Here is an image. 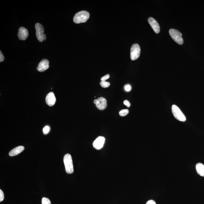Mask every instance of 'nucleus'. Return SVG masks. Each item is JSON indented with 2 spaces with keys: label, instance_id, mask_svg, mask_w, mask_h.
Returning a JSON list of instances; mask_svg holds the SVG:
<instances>
[{
  "label": "nucleus",
  "instance_id": "nucleus-1",
  "mask_svg": "<svg viewBox=\"0 0 204 204\" xmlns=\"http://www.w3.org/2000/svg\"><path fill=\"white\" fill-rule=\"evenodd\" d=\"M89 17V12L86 11H82L76 14L73 18V22L76 24L84 23L87 21Z\"/></svg>",
  "mask_w": 204,
  "mask_h": 204
},
{
  "label": "nucleus",
  "instance_id": "nucleus-2",
  "mask_svg": "<svg viewBox=\"0 0 204 204\" xmlns=\"http://www.w3.org/2000/svg\"><path fill=\"white\" fill-rule=\"evenodd\" d=\"M64 163L66 172L69 174H72L74 172L73 166L72 156L70 154H67L64 155Z\"/></svg>",
  "mask_w": 204,
  "mask_h": 204
},
{
  "label": "nucleus",
  "instance_id": "nucleus-3",
  "mask_svg": "<svg viewBox=\"0 0 204 204\" xmlns=\"http://www.w3.org/2000/svg\"><path fill=\"white\" fill-rule=\"evenodd\" d=\"M170 36L172 39L176 42L179 45H182L183 43V40L182 38V34L178 30L174 29H171L169 30Z\"/></svg>",
  "mask_w": 204,
  "mask_h": 204
},
{
  "label": "nucleus",
  "instance_id": "nucleus-4",
  "mask_svg": "<svg viewBox=\"0 0 204 204\" xmlns=\"http://www.w3.org/2000/svg\"><path fill=\"white\" fill-rule=\"evenodd\" d=\"M172 111L175 118L179 121L185 122L186 121V118L183 112L179 109L178 107L175 105H172Z\"/></svg>",
  "mask_w": 204,
  "mask_h": 204
},
{
  "label": "nucleus",
  "instance_id": "nucleus-5",
  "mask_svg": "<svg viewBox=\"0 0 204 204\" xmlns=\"http://www.w3.org/2000/svg\"><path fill=\"white\" fill-rule=\"evenodd\" d=\"M35 28L36 30V36L37 39L40 42H42L46 39V36L44 33V27L39 23H37L35 25Z\"/></svg>",
  "mask_w": 204,
  "mask_h": 204
},
{
  "label": "nucleus",
  "instance_id": "nucleus-6",
  "mask_svg": "<svg viewBox=\"0 0 204 204\" xmlns=\"http://www.w3.org/2000/svg\"><path fill=\"white\" fill-rule=\"evenodd\" d=\"M141 49L140 46L137 44H135L132 46L131 49V60L134 61L137 59L140 56Z\"/></svg>",
  "mask_w": 204,
  "mask_h": 204
},
{
  "label": "nucleus",
  "instance_id": "nucleus-7",
  "mask_svg": "<svg viewBox=\"0 0 204 204\" xmlns=\"http://www.w3.org/2000/svg\"><path fill=\"white\" fill-rule=\"evenodd\" d=\"M105 141L104 137H99L94 141L93 145V147L97 150H100L103 148Z\"/></svg>",
  "mask_w": 204,
  "mask_h": 204
},
{
  "label": "nucleus",
  "instance_id": "nucleus-8",
  "mask_svg": "<svg viewBox=\"0 0 204 204\" xmlns=\"http://www.w3.org/2000/svg\"><path fill=\"white\" fill-rule=\"evenodd\" d=\"M49 67V62L47 59H43L39 64L37 70L39 72H43L47 70Z\"/></svg>",
  "mask_w": 204,
  "mask_h": 204
},
{
  "label": "nucleus",
  "instance_id": "nucleus-9",
  "mask_svg": "<svg viewBox=\"0 0 204 204\" xmlns=\"http://www.w3.org/2000/svg\"><path fill=\"white\" fill-rule=\"evenodd\" d=\"M96 106L98 109L100 110H104L107 106V100L103 97H100L97 99V102L95 103Z\"/></svg>",
  "mask_w": 204,
  "mask_h": 204
},
{
  "label": "nucleus",
  "instance_id": "nucleus-10",
  "mask_svg": "<svg viewBox=\"0 0 204 204\" xmlns=\"http://www.w3.org/2000/svg\"><path fill=\"white\" fill-rule=\"evenodd\" d=\"M148 21L155 32L158 33L160 32V27L157 22L152 17L148 18Z\"/></svg>",
  "mask_w": 204,
  "mask_h": 204
},
{
  "label": "nucleus",
  "instance_id": "nucleus-11",
  "mask_svg": "<svg viewBox=\"0 0 204 204\" xmlns=\"http://www.w3.org/2000/svg\"><path fill=\"white\" fill-rule=\"evenodd\" d=\"M29 35L28 30L25 28L21 27L19 29L18 37L20 40L23 41L25 40L28 37Z\"/></svg>",
  "mask_w": 204,
  "mask_h": 204
},
{
  "label": "nucleus",
  "instance_id": "nucleus-12",
  "mask_svg": "<svg viewBox=\"0 0 204 204\" xmlns=\"http://www.w3.org/2000/svg\"><path fill=\"white\" fill-rule=\"evenodd\" d=\"M46 103L48 106H52L55 105L56 98L53 92H51L48 94L46 98Z\"/></svg>",
  "mask_w": 204,
  "mask_h": 204
},
{
  "label": "nucleus",
  "instance_id": "nucleus-13",
  "mask_svg": "<svg viewBox=\"0 0 204 204\" xmlns=\"http://www.w3.org/2000/svg\"><path fill=\"white\" fill-rule=\"evenodd\" d=\"M24 150V147L23 146H19L15 148L11 151L9 153V155L11 157L16 156L20 154Z\"/></svg>",
  "mask_w": 204,
  "mask_h": 204
},
{
  "label": "nucleus",
  "instance_id": "nucleus-14",
  "mask_svg": "<svg viewBox=\"0 0 204 204\" xmlns=\"http://www.w3.org/2000/svg\"><path fill=\"white\" fill-rule=\"evenodd\" d=\"M196 169L198 174L202 177H204V165L199 163L196 165Z\"/></svg>",
  "mask_w": 204,
  "mask_h": 204
},
{
  "label": "nucleus",
  "instance_id": "nucleus-15",
  "mask_svg": "<svg viewBox=\"0 0 204 204\" xmlns=\"http://www.w3.org/2000/svg\"><path fill=\"white\" fill-rule=\"evenodd\" d=\"M129 111L127 109L122 110L119 112V115L121 117H124L127 115Z\"/></svg>",
  "mask_w": 204,
  "mask_h": 204
},
{
  "label": "nucleus",
  "instance_id": "nucleus-16",
  "mask_svg": "<svg viewBox=\"0 0 204 204\" xmlns=\"http://www.w3.org/2000/svg\"><path fill=\"white\" fill-rule=\"evenodd\" d=\"M100 84L102 87L105 88H107L110 86V83L106 81H101L100 83Z\"/></svg>",
  "mask_w": 204,
  "mask_h": 204
},
{
  "label": "nucleus",
  "instance_id": "nucleus-17",
  "mask_svg": "<svg viewBox=\"0 0 204 204\" xmlns=\"http://www.w3.org/2000/svg\"><path fill=\"white\" fill-rule=\"evenodd\" d=\"M42 204H51V203L50 200L49 199L43 197L42 199Z\"/></svg>",
  "mask_w": 204,
  "mask_h": 204
},
{
  "label": "nucleus",
  "instance_id": "nucleus-18",
  "mask_svg": "<svg viewBox=\"0 0 204 204\" xmlns=\"http://www.w3.org/2000/svg\"><path fill=\"white\" fill-rule=\"evenodd\" d=\"M50 130V128L49 126H46L43 128V132L45 134H47Z\"/></svg>",
  "mask_w": 204,
  "mask_h": 204
},
{
  "label": "nucleus",
  "instance_id": "nucleus-19",
  "mask_svg": "<svg viewBox=\"0 0 204 204\" xmlns=\"http://www.w3.org/2000/svg\"><path fill=\"white\" fill-rule=\"evenodd\" d=\"M124 87L125 90L127 91V92H129V91H130L131 90V86L129 84L125 85Z\"/></svg>",
  "mask_w": 204,
  "mask_h": 204
},
{
  "label": "nucleus",
  "instance_id": "nucleus-20",
  "mask_svg": "<svg viewBox=\"0 0 204 204\" xmlns=\"http://www.w3.org/2000/svg\"><path fill=\"white\" fill-rule=\"evenodd\" d=\"M4 192L2 191L1 189H0V202H2L4 200Z\"/></svg>",
  "mask_w": 204,
  "mask_h": 204
},
{
  "label": "nucleus",
  "instance_id": "nucleus-21",
  "mask_svg": "<svg viewBox=\"0 0 204 204\" xmlns=\"http://www.w3.org/2000/svg\"><path fill=\"white\" fill-rule=\"evenodd\" d=\"M109 77H110V75L109 74H107V75L104 76L102 77V78L101 79V81H106V80L108 79L109 78Z\"/></svg>",
  "mask_w": 204,
  "mask_h": 204
},
{
  "label": "nucleus",
  "instance_id": "nucleus-22",
  "mask_svg": "<svg viewBox=\"0 0 204 204\" xmlns=\"http://www.w3.org/2000/svg\"><path fill=\"white\" fill-rule=\"evenodd\" d=\"M4 55H3L1 51H0V62H2L3 61H4Z\"/></svg>",
  "mask_w": 204,
  "mask_h": 204
},
{
  "label": "nucleus",
  "instance_id": "nucleus-23",
  "mask_svg": "<svg viewBox=\"0 0 204 204\" xmlns=\"http://www.w3.org/2000/svg\"><path fill=\"white\" fill-rule=\"evenodd\" d=\"M124 104L128 107H130L131 106L130 103L129 102L127 101V100H125V101H124Z\"/></svg>",
  "mask_w": 204,
  "mask_h": 204
},
{
  "label": "nucleus",
  "instance_id": "nucleus-24",
  "mask_svg": "<svg viewBox=\"0 0 204 204\" xmlns=\"http://www.w3.org/2000/svg\"><path fill=\"white\" fill-rule=\"evenodd\" d=\"M146 204H156V203L154 200H150L147 202Z\"/></svg>",
  "mask_w": 204,
  "mask_h": 204
},
{
  "label": "nucleus",
  "instance_id": "nucleus-25",
  "mask_svg": "<svg viewBox=\"0 0 204 204\" xmlns=\"http://www.w3.org/2000/svg\"><path fill=\"white\" fill-rule=\"evenodd\" d=\"M97 102V99H95V100H94V103L95 104Z\"/></svg>",
  "mask_w": 204,
  "mask_h": 204
}]
</instances>
